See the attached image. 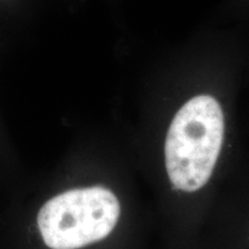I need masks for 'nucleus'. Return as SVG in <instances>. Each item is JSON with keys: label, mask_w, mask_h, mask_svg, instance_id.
Returning <instances> with one entry per match:
<instances>
[{"label": "nucleus", "mask_w": 249, "mask_h": 249, "mask_svg": "<svg viewBox=\"0 0 249 249\" xmlns=\"http://www.w3.org/2000/svg\"><path fill=\"white\" fill-rule=\"evenodd\" d=\"M224 113L216 98L198 95L177 112L165 140V165L173 188L193 193L213 176L224 141Z\"/></svg>", "instance_id": "obj_1"}, {"label": "nucleus", "mask_w": 249, "mask_h": 249, "mask_svg": "<svg viewBox=\"0 0 249 249\" xmlns=\"http://www.w3.org/2000/svg\"><path fill=\"white\" fill-rule=\"evenodd\" d=\"M120 203L101 186L71 189L40 208V235L51 249H79L111 234L120 217Z\"/></svg>", "instance_id": "obj_2"}]
</instances>
